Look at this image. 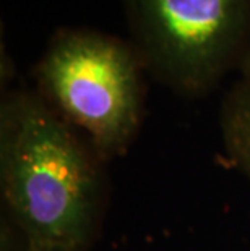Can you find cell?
<instances>
[{
    "instance_id": "obj_1",
    "label": "cell",
    "mask_w": 250,
    "mask_h": 251,
    "mask_svg": "<svg viewBox=\"0 0 250 251\" xmlns=\"http://www.w3.org/2000/svg\"><path fill=\"white\" fill-rule=\"evenodd\" d=\"M106 164L86 138L36 89L0 104V193L25 242L89 251L109 202Z\"/></svg>"
},
{
    "instance_id": "obj_2",
    "label": "cell",
    "mask_w": 250,
    "mask_h": 251,
    "mask_svg": "<svg viewBox=\"0 0 250 251\" xmlns=\"http://www.w3.org/2000/svg\"><path fill=\"white\" fill-rule=\"evenodd\" d=\"M146 75L130 41L91 28H58L33 68L34 89L106 164L140 133Z\"/></svg>"
},
{
    "instance_id": "obj_3",
    "label": "cell",
    "mask_w": 250,
    "mask_h": 251,
    "mask_svg": "<svg viewBox=\"0 0 250 251\" xmlns=\"http://www.w3.org/2000/svg\"><path fill=\"white\" fill-rule=\"evenodd\" d=\"M146 73L184 98L211 93L250 57V0H120Z\"/></svg>"
},
{
    "instance_id": "obj_4",
    "label": "cell",
    "mask_w": 250,
    "mask_h": 251,
    "mask_svg": "<svg viewBox=\"0 0 250 251\" xmlns=\"http://www.w3.org/2000/svg\"><path fill=\"white\" fill-rule=\"evenodd\" d=\"M220 128L227 159L250 183V57L221 102Z\"/></svg>"
},
{
    "instance_id": "obj_5",
    "label": "cell",
    "mask_w": 250,
    "mask_h": 251,
    "mask_svg": "<svg viewBox=\"0 0 250 251\" xmlns=\"http://www.w3.org/2000/svg\"><path fill=\"white\" fill-rule=\"evenodd\" d=\"M3 243H7V248L2 247V251H60V250H56V248H51V247H42V245H36V243H29V242H25L21 238V243L20 245H12L10 240L7 238H2Z\"/></svg>"
}]
</instances>
